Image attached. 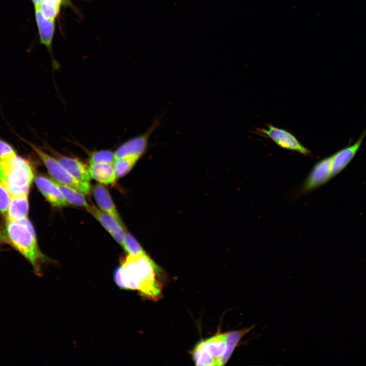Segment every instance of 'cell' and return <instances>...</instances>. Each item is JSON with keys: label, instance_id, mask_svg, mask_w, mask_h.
<instances>
[{"label": "cell", "instance_id": "21", "mask_svg": "<svg viewBox=\"0 0 366 366\" xmlns=\"http://www.w3.org/2000/svg\"><path fill=\"white\" fill-rule=\"evenodd\" d=\"M61 5L60 0H43L38 9L46 18L55 20L59 13Z\"/></svg>", "mask_w": 366, "mask_h": 366}, {"label": "cell", "instance_id": "1", "mask_svg": "<svg viewBox=\"0 0 366 366\" xmlns=\"http://www.w3.org/2000/svg\"><path fill=\"white\" fill-rule=\"evenodd\" d=\"M159 267L145 254H129L114 274L117 285L123 289L138 290L143 296L158 300L162 286L157 279Z\"/></svg>", "mask_w": 366, "mask_h": 366}, {"label": "cell", "instance_id": "27", "mask_svg": "<svg viewBox=\"0 0 366 366\" xmlns=\"http://www.w3.org/2000/svg\"><path fill=\"white\" fill-rule=\"evenodd\" d=\"M35 9H38L43 0H32Z\"/></svg>", "mask_w": 366, "mask_h": 366}, {"label": "cell", "instance_id": "2", "mask_svg": "<svg viewBox=\"0 0 366 366\" xmlns=\"http://www.w3.org/2000/svg\"><path fill=\"white\" fill-rule=\"evenodd\" d=\"M6 233L9 242L29 261L37 274L40 275L44 257L39 251L34 228L27 218L7 220Z\"/></svg>", "mask_w": 366, "mask_h": 366}, {"label": "cell", "instance_id": "26", "mask_svg": "<svg viewBox=\"0 0 366 366\" xmlns=\"http://www.w3.org/2000/svg\"><path fill=\"white\" fill-rule=\"evenodd\" d=\"M8 242H9L7 235L3 232H0V245Z\"/></svg>", "mask_w": 366, "mask_h": 366}, {"label": "cell", "instance_id": "4", "mask_svg": "<svg viewBox=\"0 0 366 366\" xmlns=\"http://www.w3.org/2000/svg\"><path fill=\"white\" fill-rule=\"evenodd\" d=\"M43 162L49 174L56 181L71 186L84 194L90 192V183L81 182L73 177L53 157L40 148L38 146L25 141Z\"/></svg>", "mask_w": 366, "mask_h": 366}, {"label": "cell", "instance_id": "23", "mask_svg": "<svg viewBox=\"0 0 366 366\" xmlns=\"http://www.w3.org/2000/svg\"><path fill=\"white\" fill-rule=\"evenodd\" d=\"M114 153L110 150H100L92 152L89 157V163H105L113 164Z\"/></svg>", "mask_w": 366, "mask_h": 366}, {"label": "cell", "instance_id": "19", "mask_svg": "<svg viewBox=\"0 0 366 366\" xmlns=\"http://www.w3.org/2000/svg\"><path fill=\"white\" fill-rule=\"evenodd\" d=\"M140 158L131 156L115 160L113 163L116 178L127 174L134 167Z\"/></svg>", "mask_w": 366, "mask_h": 366}, {"label": "cell", "instance_id": "15", "mask_svg": "<svg viewBox=\"0 0 366 366\" xmlns=\"http://www.w3.org/2000/svg\"><path fill=\"white\" fill-rule=\"evenodd\" d=\"M27 195L12 196L6 215L7 220L20 221L27 218L28 210Z\"/></svg>", "mask_w": 366, "mask_h": 366}, {"label": "cell", "instance_id": "5", "mask_svg": "<svg viewBox=\"0 0 366 366\" xmlns=\"http://www.w3.org/2000/svg\"><path fill=\"white\" fill-rule=\"evenodd\" d=\"M160 123L159 119H156L144 133L122 144L114 152L115 160L131 156L141 158L146 151L150 138Z\"/></svg>", "mask_w": 366, "mask_h": 366}, {"label": "cell", "instance_id": "8", "mask_svg": "<svg viewBox=\"0 0 366 366\" xmlns=\"http://www.w3.org/2000/svg\"><path fill=\"white\" fill-rule=\"evenodd\" d=\"M365 136L366 128L353 144L343 148L332 155V178L342 172L353 160L359 149Z\"/></svg>", "mask_w": 366, "mask_h": 366}, {"label": "cell", "instance_id": "12", "mask_svg": "<svg viewBox=\"0 0 366 366\" xmlns=\"http://www.w3.org/2000/svg\"><path fill=\"white\" fill-rule=\"evenodd\" d=\"M93 192L94 198L101 209L112 216L126 229L108 190L103 185L97 184L94 186Z\"/></svg>", "mask_w": 366, "mask_h": 366}, {"label": "cell", "instance_id": "20", "mask_svg": "<svg viewBox=\"0 0 366 366\" xmlns=\"http://www.w3.org/2000/svg\"><path fill=\"white\" fill-rule=\"evenodd\" d=\"M192 356L196 365H218V361L206 351L201 341L195 346Z\"/></svg>", "mask_w": 366, "mask_h": 366}, {"label": "cell", "instance_id": "25", "mask_svg": "<svg viewBox=\"0 0 366 366\" xmlns=\"http://www.w3.org/2000/svg\"><path fill=\"white\" fill-rule=\"evenodd\" d=\"M16 155L12 145L0 138V162L9 160Z\"/></svg>", "mask_w": 366, "mask_h": 366}, {"label": "cell", "instance_id": "11", "mask_svg": "<svg viewBox=\"0 0 366 366\" xmlns=\"http://www.w3.org/2000/svg\"><path fill=\"white\" fill-rule=\"evenodd\" d=\"M51 151L60 164L73 177L81 182L89 183L92 177L86 165L77 159L63 156L52 149Z\"/></svg>", "mask_w": 366, "mask_h": 366}, {"label": "cell", "instance_id": "17", "mask_svg": "<svg viewBox=\"0 0 366 366\" xmlns=\"http://www.w3.org/2000/svg\"><path fill=\"white\" fill-rule=\"evenodd\" d=\"M254 327V326H251L248 328L226 333V350L219 360V365H223L227 363L241 338Z\"/></svg>", "mask_w": 366, "mask_h": 366}, {"label": "cell", "instance_id": "18", "mask_svg": "<svg viewBox=\"0 0 366 366\" xmlns=\"http://www.w3.org/2000/svg\"><path fill=\"white\" fill-rule=\"evenodd\" d=\"M54 181L68 203L85 207L88 206L89 204L83 193L71 186Z\"/></svg>", "mask_w": 366, "mask_h": 366}, {"label": "cell", "instance_id": "9", "mask_svg": "<svg viewBox=\"0 0 366 366\" xmlns=\"http://www.w3.org/2000/svg\"><path fill=\"white\" fill-rule=\"evenodd\" d=\"M86 208L122 246L126 229L123 227L112 216L99 209L95 205L89 204Z\"/></svg>", "mask_w": 366, "mask_h": 366}, {"label": "cell", "instance_id": "3", "mask_svg": "<svg viewBox=\"0 0 366 366\" xmlns=\"http://www.w3.org/2000/svg\"><path fill=\"white\" fill-rule=\"evenodd\" d=\"M34 177L30 163L17 155L0 162V179L4 181L12 196L28 194Z\"/></svg>", "mask_w": 366, "mask_h": 366}, {"label": "cell", "instance_id": "16", "mask_svg": "<svg viewBox=\"0 0 366 366\" xmlns=\"http://www.w3.org/2000/svg\"><path fill=\"white\" fill-rule=\"evenodd\" d=\"M206 351L218 362L226 347V333L216 335L201 341Z\"/></svg>", "mask_w": 366, "mask_h": 366}, {"label": "cell", "instance_id": "28", "mask_svg": "<svg viewBox=\"0 0 366 366\" xmlns=\"http://www.w3.org/2000/svg\"><path fill=\"white\" fill-rule=\"evenodd\" d=\"M71 0H60L61 4L63 6L69 5L71 3Z\"/></svg>", "mask_w": 366, "mask_h": 366}, {"label": "cell", "instance_id": "24", "mask_svg": "<svg viewBox=\"0 0 366 366\" xmlns=\"http://www.w3.org/2000/svg\"><path fill=\"white\" fill-rule=\"evenodd\" d=\"M11 197V194L6 185L0 179V212L2 215H7Z\"/></svg>", "mask_w": 366, "mask_h": 366}, {"label": "cell", "instance_id": "14", "mask_svg": "<svg viewBox=\"0 0 366 366\" xmlns=\"http://www.w3.org/2000/svg\"><path fill=\"white\" fill-rule=\"evenodd\" d=\"M88 170L92 178L105 185L113 184L116 179L113 164H90Z\"/></svg>", "mask_w": 366, "mask_h": 366}, {"label": "cell", "instance_id": "7", "mask_svg": "<svg viewBox=\"0 0 366 366\" xmlns=\"http://www.w3.org/2000/svg\"><path fill=\"white\" fill-rule=\"evenodd\" d=\"M332 156L318 162L303 182L300 191L306 193L326 184L332 176Z\"/></svg>", "mask_w": 366, "mask_h": 366}, {"label": "cell", "instance_id": "13", "mask_svg": "<svg viewBox=\"0 0 366 366\" xmlns=\"http://www.w3.org/2000/svg\"><path fill=\"white\" fill-rule=\"evenodd\" d=\"M35 14L40 42L50 50L55 31V20L46 18L38 9H35Z\"/></svg>", "mask_w": 366, "mask_h": 366}, {"label": "cell", "instance_id": "10", "mask_svg": "<svg viewBox=\"0 0 366 366\" xmlns=\"http://www.w3.org/2000/svg\"><path fill=\"white\" fill-rule=\"evenodd\" d=\"M35 184L42 195L53 206H66L68 203L53 178L43 175L37 176Z\"/></svg>", "mask_w": 366, "mask_h": 366}, {"label": "cell", "instance_id": "6", "mask_svg": "<svg viewBox=\"0 0 366 366\" xmlns=\"http://www.w3.org/2000/svg\"><path fill=\"white\" fill-rule=\"evenodd\" d=\"M258 134L271 139L276 144L285 149L294 151L306 156L311 155L310 150L303 145L289 132L269 124L267 129H257Z\"/></svg>", "mask_w": 366, "mask_h": 366}, {"label": "cell", "instance_id": "22", "mask_svg": "<svg viewBox=\"0 0 366 366\" xmlns=\"http://www.w3.org/2000/svg\"><path fill=\"white\" fill-rule=\"evenodd\" d=\"M122 247L130 255L146 254L136 239L127 231Z\"/></svg>", "mask_w": 366, "mask_h": 366}]
</instances>
